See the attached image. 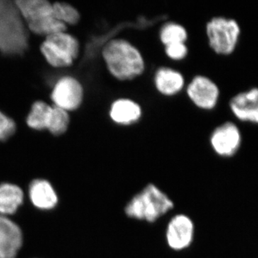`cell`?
<instances>
[{
    "label": "cell",
    "instance_id": "cell-10",
    "mask_svg": "<svg viewBox=\"0 0 258 258\" xmlns=\"http://www.w3.org/2000/svg\"><path fill=\"white\" fill-rule=\"evenodd\" d=\"M194 224L189 217L176 215L169 222L166 230V240L174 250H181L189 247L192 242Z\"/></svg>",
    "mask_w": 258,
    "mask_h": 258
},
{
    "label": "cell",
    "instance_id": "cell-15",
    "mask_svg": "<svg viewBox=\"0 0 258 258\" xmlns=\"http://www.w3.org/2000/svg\"><path fill=\"white\" fill-rule=\"evenodd\" d=\"M23 190L17 185L3 183L0 184V215H13L23 203Z\"/></svg>",
    "mask_w": 258,
    "mask_h": 258
},
{
    "label": "cell",
    "instance_id": "cell-8",
    "mask_svg": "<svg viewBox=\"0 0 258 258\" xmlns=\"http://www.w3.org/2000/svg\"><path fill=\"white\" fill-rule=\"evenodd\" d=\"M240 129L233 122L227 121L218 125L212 132L210 144L218 155L230 157L235 155L242 144Z\"/></svg>",
    "mask_w": 258,
    "mask_h": 258
},
{
    "label": "cell",
    "instance_id": "cell-11",
    "mask_svg": "<svg viewBox=\"0 0 258 258\" xmlns=\"http://www.w3.org/2000/svg\"><path fill=\"white\" fill-rule=\"evenodd\" d=\"M23 244V233L19 226L0 215V258H15Z\"/></svg>",
    "mask_w": 258,
    "mask_h": 258
},
{
    "label": "cell",
    "instance_id": "cell-9",
    "mask_svg": "<svg viewBox=\"0 0 258 258\" xmlns=\"http://www.w3.org/2000/svg\"><path fill=\"white\" fill-rule=\"evenodd\" d=\"M230 108L237 119L258 124V88H250L232 97Z\"/></svg>",
    "mask_w": 258,
    "mask_h": 258
},
{
    "label": "cell",
    "instance_id": "cell-14",
    "mask_svg": "<svg viewBox=\"0 0 258 258\" xmlns=\"http://www.w3.org/2000/svg\"><path fill=\"white\" fill-rule=\"evenodd\" d=\"M29 195L34 206L42 210L55 208L58 202L55 189L46 180H34L30 185Z\"/></svg>",
    "mask_w": 258,
    "mask_h": 258
},
{
    "label": "cell",
    "instance_id": "cell-20",
    "mask_svg": "<svg viewBox=\"0 0 258 258\" xmlns=\"http://www.w3.org/2000/svg\"><path fill=\"white\" fill-rule=\"evenodd\" d=\"M49 41L52 42L62 50L67 52L75 60L79 58L81 52V45L79 40L74 35L68 33L67 31L59 32L45 37Z\"/></svg>",
    "mask_w": 258,
    "mask_h": 258
},
{
    "label": "cell",
    "instance_id": "cell-16",
    "mask_svg": "<svg viewBox=\"0 0 258 258\" xmlns=\"http://www.w3.org/2000/svg\"><path fill=\"white\" fill-rule=\"evenodd\" d=\"M40 52L47 63L55 69H66L74 64L75 60L60 47L45 39L40 46Z\"/></svg>",
    "mask_w": 258,
    "mask_h": 258
},
{
    "label": "cell",
    "instance_id": "cell-18",
    "mask_svg": "<svg viewBox=\"0 0 258 258\" xmlns=\"http://www.w3.org/2000/svg\"><path fill=\"white\" fill-rule=\"evenodd\" d=\"M71 123L69 112L52 106L47 130L54 137L63 135L69 130Z\"/></svg>",
    "mask_w": 258,
    "mask_h": 258
},
{
    "label": "cell",
    "instance_id": "cell-17",
    "mask_svg": "<svg viewBox=\"0 0 258 258\" xmlns=\"http://www.w3.org/2000/svg\"><path fill=\"white\" fill-rule=\"evenodd\" d=\"M52 106L43 101H36L32 103L26 118L29 128L37 132L47 130Z\"/></svg>",
    "mask_w": 258,
    "mask_h": 258
},
{
    "label": "cell",
    "instance_id": "cell-22",
    "mask_svg": "<svg viewBox=\"0 0 258 258\" xmlns=\"http://www.w3.org/2000/svg\"><path fill=\"white\" fill-rule=\"evenodd\" d=\"M18 129L16 122L0 110V142H5L15 135Z\"/></svg>",
    "mask_w": 258,
    "mask_h": 258
},
{
    "label": "cell",
    "instance_id": "cell-3",
    "mask_svg": "<svg viewBox=\"0 0 258 258\" xmlns=\"http://www.w3.org/2000/svg\"><path fill=\"white\" fill-rule=\"evenodd\" d=\"M24 21L30 34L47 37L67 31L68 27L54 18L52 3L47 0H16Z\"/></svg>",
    "mask_w": 258,
    "mask_h": 258
},
{
    "label": "cell",
    "instance_id": "cell-4",
    "mask_svg": "<svg viewBox=\"0 0 258 258\" xmlns=\"http://www.w3.org/2000/svg\"><path fill=\"white\" fill-rule=\"evenodd\" d=\"M174 204L165 193L154 184H149L125 208L127 216L149 222L156 221L170 211Z\"/></svg>",
    "mask_w": 258,
    "mask_h": 258
},
{
    "label": "cell",
    "instance_id": "cell-2",
    "mask_svg": "<svg viewBox=\"0 0 258 258\" xmlns=\"http://www.w3.org/2000/svg\"><path fill=\"white\" fill-rule=\"evenodd\" d=\"M102 57L109 74L118 81H132L145 71L142 52L124 39L107 42L102 50Z\"/></svg>",
    "mask_w": 258,
    "mask_h": 258
},
{
    "label": "cell",
    "instance_id": "cell-19",
    "mask_svg": "<svg viewBox=\"0 0 258 258\" xmlns=\"http://www.w3.org/2000/svg\"><path fill=\"white\" fill-rule=\"evenodd\" d=\"M159 37L164 46L176 43H186L188 32L186 28L179 23H168L161 28Z\"/></svg>",
    "mask_w": 258,
    "mask_h": 258
},
{
    "label": "cell",
    "instance_id": "cell-6",
    "mask_svg": "<svg viewBox=\"0 0 258 258\" xmlns=\"http://www.w3.org/2000/svg\"><path fill=\"white\" fill-rule=\"evenodd\" d=\"M53 106L68 112L79 109L84 99V89L74 76H62L56 81L51 91Z\"/></svg>",
    "mask_w": 258,
    "mask_h": 258
},
{
    "label": "cell",
    "instance_id": "cell-1",
    "mask_svg": "<svg viewBox=\"0 0 258 258\" xmlns=\"http://www.w3.org/2000/svg\"><path fill=\"white\" fill-rule=\"evenodd\" d=\"M30 35L15 1L0 0V54L23 57L30 48Z\"/></svg>",
    "mask_w": 258,
    "mask_h": 258
},
{
    "label": "cell",
    "instance_id": "cell-7",
    "mask_svg": "<svg viewBox=\"0 0 258 258\" xmlns=\"http://www.w3.org/2000/svg\"><path fill=\"white\" fill-rule=\"evenodd\" d=\"M186 94L190 101L198 108L212 110L218 103L220 91L216 83L210 78L197 76L188 85Z\"/></svg>",
    "mask_w": 258,
    "mask_h": 258
},
{
    "label": "cell",
    "instance_id": "cell-5",
    "mask_svg": "<svg viewBox=\"0 0 258 258\" xmlns=\"http://www.w3.org/2000/svg\"><path fill=\"white\" fill-rule=\"evenodd\" d=\"M206 35L209 45L215 53L230 55L240 40L241 28L235 19L215 17L207 23Z\"/></svg>",
    "mask_w": 258,
    "mask_h": 258
},
{
    "label": "cell",
    "instance_id": "cell-13",
    "mask_svg": "<svg viewBox=\"0 0 258 258\" xmlns=\"http://www.w3.org/2000/svg\"><path fill=\"white\" fill-rule=\"evenodd\" d=\"M154 84L158 92L163 96H173L182 91L185 80L179 71L170 68L162 67L156 72Z\"/></svg>",
    "mask_w": 258,
    "mask_h": 258
},
{
    "label": "cell",
    "instance_id": "cell-12",
    "mask_svg": "<svg viewBox=\"0 0 258 258\" xmlns=\"http://www.w3.org/2000/svg\"><path fill=\"white\" fill-rule=\"evenodd\" d=\"M109 115L116 124L130 125L138 122L142 116V108L130 98H119L112 103Z\"/></svg>",
    "mask_w": 258,
    "mask_h": 258
},
{
    "label": "cell",
    "instance_id": "cell-23",
    "mask_svg": "<svg viewBox=\"0 0 258 258\" xmlns=\"http://www.w3.org/2000/svg\"><path fill=\"white\" fill-rule=\"evenodd\" d=\"M189 50L186 43H176L165 46V53L169 58L175 61L184 60Z\"/></svg>",
    "mask_w": 258,
    "mask_h": 258
},
{
    "label": "cell",
    "instance_id": "cell-21",
    "mask_svg": "<svg viewBox=\"0 0 258 258\" xmlns=\"http://www.w3.org/2000/svg\"><path fill=\"white\" fill-rule=\"evenodd\" d=\"M52 13L54 18L67 27L78 25L81 18L79 10L69 3H52Z\"/></svg>",
    "mask_w": 258,
    "mask_h": 258
}]
</instances>
